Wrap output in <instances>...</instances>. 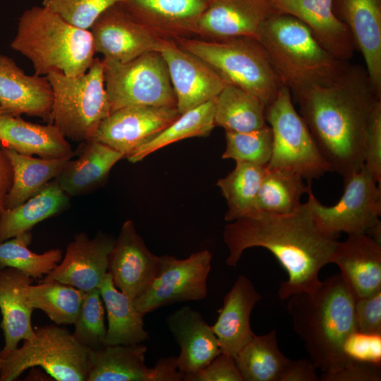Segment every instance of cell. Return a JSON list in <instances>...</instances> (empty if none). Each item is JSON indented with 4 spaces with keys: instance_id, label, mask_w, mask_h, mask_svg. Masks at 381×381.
<instances>
[{
    "instance_id": "1",
    "label": "cell",
    "mask_w": 381,
    "mask_h": 381,
    "mask_svg": "<svg viewBox=\"0 0 381 381\" xmlns=\"http://www.w3.org/2000/svg\"><path fill=\"white\" fill-rule=\"evenodd\" d=\"M223 238L230 267H236L243 251L253 247L266 248L275 256L288 274L279 289L282 300L318 288L319 272L330 263L338 242L317 227L306 203L289 214L256 210L226 225Z\"/></svg>"
},
{
    "instance_id": "2",
    "label": "cell",
    "mask_w": 381,
    "mask_h": 381,
    "mask_svg": "<svg viewBox=\"0 0 381 381\" xmlns=\"http://www.w3.org/2000/svg\"><path fill=\"white\" fill-rule=\"evenodd\" d=\"M294 99L331 171L345 180L360 170L366 130L381 102L365 68L350 64L333 83L308 89Z\"/></svg>"
},
{
    "instance_id": "3",
    "label": "cell",
    "mask_w": 381,
    "mask_h": 381,
    "mask_svg": "<svg viewBox=\"0 0 381 381\" xmlns=\"http://www.w3.org/2000/svg\"><path fill=\"white\" fill-rule=\"evenodd\" d=\"M354 303L340 274L326 278L313 293H298L289 298L293 329L322 375L337 373L349 361L344 347L356 331Z\"/></svg>"
},
{
    "instance_id": "4",
    "label": "cell",
    "mask_w": 381,
    "mask_h": 381,
    "mask_svg": "<svg viewBox=\"0 0 381 381\" xmlns=\"http://www.w3.org/2000/svg\"><path fill=\"white\" fill-rule=\"evenodd\" d=\"M259 41L294 99L308 89L333 83L350 64L332 56L304 23L288 14L272 16Z\"/></svg>"
},
{
    "instance_id": "5",
    "label": "cell",
    "mask_w": 381,
    "mask_h": 381,
    "mask_svg": "<svg viewBox=\"0 0 381 381\" xmlns=\"http://www.w3.org/2000/svg\"><path fill=\"white\" fill-rule=\"evenodd\" d=\"M11 47L29 59L35 74L42 76L52 72L82 75L95 54L90 30L71 25L44 6L22 13Z\"/></svg>"
},
{
    "instance_id": "6",
    "label": "cell",
    "mask_w": 381,
    "mask_h": 381,
    "mask_svg": "<svg viewBox=\"0 0 381 381\" xmlns=\"http://www.w3.org/2000/svg\"><path fill=\"white\" fill-rule=\"evenodd\" d=\"M175 42L214 68L228 83L258 97L267 107L283 84L258 40L231 37L207 40L181 38Z\"/></svg>"
},
{
    "instance_id": "7",
    "label": "cell",
    "mask_w": 381,
    "mask_h": 381,
    "mask_svg": "<svg viewBox=\"0 0 381 381\" xmlns=\"http://www.w3.org/2000/svg\"><path fill=\"white\" fill-rule=\"evenodd\" d=\"M103 69L102 59L95 58L82 75L68 76L52 72L46 75L53 93L50 123L67 139L92 140L100 123L111 113Z\"/></svg>"
},
{
    "instance_id": "8",
    "label": "cell",
    "mask_w": 381,
    "mask_h": 381,
    "mask_svg": "<svg viewBox=\"0 0 381 381\" xmlns=\"http://www.w3.org/2000/svg\"><path fill=\"white\" fill-rule=\"evenodd\" d=\"M35 332L19 348L0 351V381L15 380L33 367H41L55 380L87 381L89 349L73 333L54 325L39 327Z\"/></svg>"
},
{
    "instance_id": "9",
    "label": "cell",
    "mask_w": 381,
    "mask_h": 381,
    "mask_svg": "<svg viewBox=\"0 0 381 381\" xmlns=\"http://www.w3.org/2000/svg\"><path fill=\"white\" fill-rule=\"evenodd\" d=\"M344 183V193L332 206L322 205L309 187L306 204L317 227L336 238L341 232L366 234L380 243L381 185L364 165Z\"/></svg>"
},
{
    "instance_id": "10",
    "label": "cell",
    "mask_w": 381,
    "mask_h": 381,
    "mask_svg": "<svg viewBox=\"0 0 381 381\" xmlns=\"http://www.w3.org/2000/svg\"><path fill=\"white\" fill-rule=\"evenodd\" d=\"M265 119L272 133V154L267 168L291 171L308 181L331 171L285 86L266 107Z\"/></svg>"
},
{
    "instance_id": "11",
    "label": "cell",
    "mask_w": 381,
    "mask_h": 381,
    "mask_svg": "<svg viewBox=\"0 0 381 381\" xmlns=\"http://www.w3.org/2000/svg\"><path fill=\"white\" fill-rule=\"evenodd\" d=\"M102 61L111 112L129 106L176 107L167 66L158 51L124 63Z\"/></svg>"
},
{
    "instance_id": "12",
    "label": "cell",
    "mask_w": 381,
    "mask_h": 381,
    "mask_svg": "<svg viewBox=\"0 0 381 381\" xmlns=\"http://www.w3.org/2000/svg\"><path fill=\"white\" fill-rule=\"evenodd\" d=\"M211 261L212 255L208 250L193 253L185 259L168 255L159 256L154 279L133 301L134 306L145 315L174 303L205 298Z\"/></svg>"
},
{
    "instance_id": "13",
    "label": "cell",
    "mask_w": 381,
    "mask_h": 381,
    "mask_svg": "<svg viewBox=\"0 0 381 381\" xmlns=\"http://www.w3.org/2000/svg\"><path fill=\"white\" fill-rule=\"evenodd\" d=\"M180 114L215 99L228 82L209 64L170 40L160 39Z\"/></svg>"
},
{
    "instance_id": "14",
    "label": "cell",
    "mask_w": 381,
    "mask_h": 381,
    "mask_svg": "<svg viewBox=\"0 0 381 381\" xmlns=\"http://www.w3.org/2000/svg\"><path fill=\"white\" fill-rule=\"evenodd\" d=\"M144 344L105 346L89 349L87 381H182L176 357L159 358L145 364Z\"/></svg>"
},
{
    "instance_id": "15",
    "label": "cell",
    "mask_w": 381,
    "mask_h": 381,
    "mask_svg": "<svg viewBox=\"0 0 381 381\" xmlns=\"http://www.w3.org/2000/svg\"><path fill=\"white\" fill-rule=\"evenodd\" d=\"M179 116L176 107H122L111 112L102 121L92 140L111 147L126 158Z\"/></svg>"
},
{
    "instance_id": "16",
    "label": "cell",
    "mask_w": 381,
    "mask_h": 381,
    "mask_svg": "<svg viewBox=\"0 0 381 381\" xmlns=\"http://www.w3.org/2000/svg\"><path fill=\"white\" fill-rule=\"evenodd\" d=\"M277 13L270 0H209L198 22L195 37L217 40L244 37L259 40L266 23Z\"/></svg>"
},
{
    "instance_id": "17",
    "label": "cell",
    "mask_w": 381,
    "mask_h": 381,
    "mask_svg": "<svg viewBox=\"0 0 381 381\" xmlns=\"http://www.w3.org/2000/svg\"><path fill=\"white\" fill-rule=\"evenodd\" d=\"M95 53L103 59L127 62L157 51L160 38L116 4L106 10L90 29Z\"/></svg>"
},
{
    "instance_id": "18",
    "label": "cell",
    "mask_w": 381,
    "mask_h": 381,
    "mask_svg": "<svg viewBox=\"0 0 381 381\" xmlns=\"http://www.w3.org/2000/svg\"><path fill=\"white\" fill-rule=\"evenodd\" d=\"M115 239L99 232L92 238L76 234L67 246L60 262L42 280H55L83 292L99 289L108 272L109 257Z\"/></svg>"
},
{
    "instance_id": "19",
    "label": "cell",
    "mask_w": 381,
    "mask_h": 381,
    "mask_svg": "<svg viewBox=\"0 0 381 381\" xmlns=\"http://www.w3.org/2000/svg\"><path fill=\"white\" fill-rule=\"evenodd\" d=\"M159 256L153 254L137 233L134 222L126 220L109 257L108 272L116 287L132 301L150 285Z\"/></svg>"
},
{
    "instance_id": "20",
    "label": "cell",
    "mask_w": 381,
    "mask_h": 381,
    "mask_svg": "<svg viewBox=\"0 0 381 381\" xmlns=\"http://www.w3.org/2000/svg\"><path fill=\"white\" fill-rule=\"evenodd\" d=\"M209 0H122L119 3L157 37H195L198 22Z\"/></svg>"
},
{
    "instance_id": "21",
    "label": "cell",
    "mask_w": 381,
    "mask_h": 381,
    "mask_svg": "<svg viewBox=\"0 0 381 381\" xmlns=\"http://www.w3.org/2000/svg\"><path fill=\"white\" fill-rule=\"evenodd\" d=\"M53 93L47 76L28 75L0 53V107L4 114L51 121Z\"/></svg>"
},
{
    "instance_id": "22",
    "label": "cell",
    "mask_w": 381,
    "mask_h": 381,
    "mask_svg": "<svg viewBox=\"0 0 381 381\" xmlns=\"http://www.w3.org/2000/svg\"><path fill=\"white\" fill-rule=\"evenodd\" d=\"M330 262L336 264L354 300L381 291V246L366 234L338 241Z\"/></svg>"
},
{
    "instance_id": "23",
    "label": "cell",
    "mask_w": 381,
    "mask_h": 381,
    "mask_svg": "<svg viewBox=\"0 0 381 381\" xmlns=\"http://www.w3.org/2000/svg\"><path fill=\"white\" fill-rule=\"evenodd\" d=\"M279 13L304 23L319 44L337 59L349 61L356 47L347 26L334 13L333 0H270Z\"/></svg>"
},
{
    "instance_id": "24",
    "label": "cell",
    "mask_w": 381,
    "mask_h": 381,
    "mask_svg": "<svg viewBox=\"0 0 381 381\" xmlns=\"http://www.w3.org/2000/svg\"><path fill=\"white\" fill-rule=\"evenodd\" d=\"M332 7L349 28L370 80L381 94V0H333Z\"/></svg>"
},
{
    "instance_id": "25",
    "label": "cell",
    "mask_w": 381,
    "mask_h": 381,
    "mask_svg": "<svg viewBox=\"0 0 381 381\" xmlns=\"http://www.w3.org/2000/svg\"><path fill=\"white\" fill-rule=\"evenodd\" d=\"M166 321L181 349L176 360L183 376L198 371L222 353L212 327L198 310L183 306Z\"/></svg>"
},
{
    "instance_id": "26",
    "label": "cell",
    "mask_w": 381,
    "mask_h": 381,
    "mask_svg": "<svg viewBox=\"0 0 381 381\" xmlns=\"http://www.w3.org/2000/svg\"><path fill=\"white\" fill-rule=\"evenodd\" d=\"M261 295L250 280L240 275L223 300L219 315L212 329L222 353L234 358L254 337L250 325V314Z\"/></svg>"
},
{
    "instance_id": "27",
    "label": "cell",
    "mask_w": 381,
    "mask_h": 381,
    "mask_svg": "<svg viewBox=\"0 0 381 381\" xmlns=\"http://www.w3.org/2000/svg\"><path fill=\"white\" fill-rule=\"evenodd\" d=\"M27 274L12 267H0V327L4 333L3 351H12L20 341L35 337L32 325L33 308L30 306L25 288L33 282Z\"/></svg>"
},
{
    "instance_id": "28",
    "label": "cell",
    "mask_w": 381,
    "mask_h": 381,
    "mask_svg": "<svg viewBox=\"0 0 381 381\" xmlns=\"http://www.w3.org/2000/svg\"><path fill=\"white\" fill-rule=\"evenodd\" d=\"M0 142L2 146L28 156L61 158L74 155L67 138L53 123H34L5 114L0 117Z\"/></svg>"
},
{
    "instance_id": "29",
    "label": "cell",
    "mask_w": 381,
    "mask_h": 381,
    "mask_svg": "<svg viewBox=\"0 0 381 381\" xmlns=\"http://www.w3.org/2000/svg\"><path fill=\"white\" fill-rule=\"evenodd\" d=\"M125 156L95 140L85 141L77 159L69 160L54 180L68 196L88 193L102 185Z\"/></svg>"
},
{
    "instance_id": "30",
    "label": "cell",
    "mask_w": 381,
    "mask_h": 381,
    "mask_svg": "<svg viewBox=\"0 0 381 381\" xmlns=\"http://www.w3.org/2000/svg\"><path fill=\"white\" fill-rule=\"evenodd\" d=\"M99 290L108 320L105 345H133L147 340L149 334L143 322L145 315L135 308L128 296L116 287L109 272Z\"/></svg>"
},
{
    "instance_id": "31",
    "label": "cell",
    "mask_w": 381,
    "mask_h": 381,
    "mask_svg": "<svg viewBox=\"0 0 381 381\" xmlns=\"http://www.w3.org/2000/svg\"><path fill=\"white\" fill-rule=\"evenodd\" d=\"M68 195L54 179L20 205L6 209L0 218V243L30 231L37 224L64 211Z\"/></svg>"
},
{
    "instance_id": "32",
    "label": "cell",
    "mask_w": 381,
    "mask_h": 381,
    "mask_svg": "<svg viewBox=\"0 0 381 381\" xmlns=\"http://www.w3.org/2000/svg\"><path fill=\"white\" fill-rule=\"evenodd\" d=\"M13 169V182L6 202V209L15 207L41 190L56 179L73 157L35 158L2 146Z\"/></svg>"
},
{
    "instance_id": "33",
    "label": "cell",
    "mask_w": 381,
    "mask_h": 381,
    "mask_svg": "<svg viewBox=\"0 0 381 381\" xmlns=\"http://www.w3.org/2000/svg\"><path fill=\"white\" fill-rule=\"evenodd\" d=\"M265 108L258 97L228 83L215 99V126L236 133L261 128L267 125Z\"/></svg>"
},
{
    "instance_id": "34",
    "label": "cell",
    "mask_w": 381,
    "mask_h": 381,
    "mask_svg": "<svg viewBox=\"0 0 381 381\" xmlns=\"http://www.w3.org/2000/svg\"><path fill=\"white\" fill-rule=\"evenodd\" d=\"M289 360L279 348L275 329L255 334L234 358L243 381H280Z\"/></svg>"
},
{
    "instance_id": "35",
    "label": "cell",
    "mask_w": 381,
    "mask_h": 381,
    "mask_svg": "<svg viewBox=\"0 0 381 381\" xmlns=\"http://www.w3.org/2000/svg\"><path fill=\"white\" fill-rule=\"evenodd\" d=\"M215 99L180 114L154 138L133 150L126 157L128 160L135 163L177 141L193 137L207 136L215 127Z\"/></svg>"
},
{
    "instance_id": "36",
    "label": "cell",
    "mask_w": 381,
    "mask_h": 381,
    "mask_svg": "<svg viewBox=\"0 0 381 381\" xmlns=\"http://www.w3.org/2000/svg\"><path fill=\"white\" fill-rule=\"evenodd\" d=\"M266 166L236 162L235 168L217 181L226 200L228 210L224 219L233 222L256 211V201Z\"/></svg>"
},
{
    "instance_id": "37",
    "label": "cell",
    "mask_w": 381,
    "mask_h": 381,
    "mask_svg": "<svg viewBox=\"0 0 381 381\" xmlns=\"http://www.w3.org/2000/svg\"><path fill=\"white\" fill-rule=\"evenodd\" d=\"M304 179L291 171L269 169L265 171L259 189L256 210L274 213L289 214L300 207L301 198L307 193L311 181L306 185Z\"/></svg>"
},
{
    "instance_id": "38",
    "label": "cell",
    "mask_w": 381,
    "mask_h": 381,
    "mask_svg": "<svg viewBox=\"0 0 381 381\" xmlns=\"http://www.w3.org/2000/svg\"><path fill=\"white\" fill-rule=\"evenodd\" d=\"M25 294L33 309L42 310L58 325L74 323L84 296V292L80 289L55 280L29 284Z\"/></svg>"
},
{
    "instance_id": "39",
    "label": "cell",
    "mask_w": 381,
    "mask_h": 381,
    "mask_svg": "<svg viewBox=\"0 0 381 381\" xmlns=\"http://www.w3.org/2000/svg\"><path fill=\"white\" fill-rule=\"evenodd\" d=\"M32 238L28 231L1 242L0 267L17 269L33 279L49 273L61 260L62 251L56 248L41 254L34 253L28 248Z\"/></svg>"
},
{
    "instance_id": "40",
    "label": "cell",
    "mask_w": 381,
    "mask_h": 381,
    "mask_svg": "<svg viewBox=\"0 0 381 381\" xmlns=\"http://www.w3.org/2000/svg\"><path fill=\"white\" fill-rule=\"evenodd\" d=\"M226 148L223 159L236 162H248L267 166L272 147V133L270 126L254 131L236 133L225 132Z\"/></svg>"
},
{
    "instance_id": "41",
    "label": "cell",
    "mask_w": 381,
    "mask_h": 381,
    "mask_svg": "<svg viewBox=\"0 0 381 381\" xmlns=\"http://www.w3.org/2000/svg\"><path fill=\"white\" fill-rule=\"evenodd\" d=\"M73 325V335L85 347L97 350L106 346L107 328L104 324V306L99 289L84 292Z\"/></svg>"
},
{
    "instance_id": "42",
    "label": "cell",
    "mask_w": 381,
    "mask_h": 381,
    "mask_svg": "<svg viewBox=\"0 0 381 381\" xmlns=\"http://www.w3.org/2000/svg\"><path fill=\"white\" fill-rule=\"evenodd\" d=\"M122 0H44L42 6L71 25L90 30L97 19L109 8Z\"/></svg>"
},
{
    "instance_id": "43",
    "label": "cell",
    "mask_w": 381,
    "mask_h": 381,
    "mask_svg": "<svg viewBox=\"0 0 381 381\" xmlns=\"http://www.w3.org/2000/svg\"><path fill=\"white\" fill-rule=\"evenodd\" d=\"M363 165L381 185V102L375 107L366 130Z\"/></svg>"
},
{
    "instance_id": "44",
    "label": "cell",
    "mask_w": 381,
    "mask_h": 381,
    "mask_svg": "<svg viewBox=\"0 0 381 381\" xmlns=\"http://www.w3.org/2000/svg\"><path fill=\"white\" fill-rule=\"evenodd\" d=\"M345 354L349 360L380 365L381 334L354 332L346 340Z\"/></svg>"
},
{
    "instance_id": "45",
    "label": "cell",
    "mask_w": 381,
    "mask_h": 381,
    "mask_svg": "<svg viewBox=\"0 0 381 381\" xmlns=\"http://www.w3.org/2000/svg\"><path fill=\"white\" fill-rule=\"evenodd\" d=\"M184 381H243L234 358L221 353L198 371L184 375Z\"/></svg>"
},
{
    "instance_id": "46",
    "label": "cell",
    "mask_w": 381,
    "mask_h": 381,
    "mask_svg": "<svg viewBox=\"0 0 381 381\" xmlns=\"http://www.w3.org/2000/svg\"><path fill=\"white\" fill-rule=\"evenodd\" d=\"M356 331L367 334H381V291L355 301Z\"/></svg>"
},
{
    "instance_id": "47",
    "label": "cell",
    "mask_w": 381,
    "mask_h": 381,
    "mask_svg": "<svg viewBox=\"0 0 381 381\" xmlns=\"http://www.w3.org/2000/svg\"><path fill=\"white\" fill-rule=\"evenodd\" d=\"M380 365L349 360L337 373L321 375L322 381H380Z\"/></svg>"
},
{
    "instance_id": "48",
    "label": "cell",
    "mask_w": 381,
    "mask_h": 381,
    "mask_svg": "<svg viewBox=\"0 0 381 381\" xmlns=\"http://www.w3.org/2000/svg\"><path fill=\"white\" fill-rule=\"evenodd\" d=\"M317 368L309 359L289 360L280 381H318Z\"/></svg>"
},
{
    "instance_id": "49",
    "label": "cell",
    "mask_w": 381,
    "mask_h": 381,
    "mask_svg": "<svg viewBox=\"0 0 381 381\" xmlns=\"http://www.w3.org/2000/svg\"><path fill=\"white\" fill-rule=\"evenodd\" d=\"M13 182V169L3 147H0V218L6 210L7 195Z\"/></svg>"
},
{
    "instance_id": "50",
    "label": "cell",
    "mask_w": 381,
    "mask_h": 381,
    "mask_svg": "<svg viewBox=\"0 0 381 381\" xmlns=\"http://www.w3.org/2000/svg\"><path fill=\"white\" fill-rule=\"evenodd\" d=\"M3 114H4V113H3V111H2V110H1V107H0V117H1V116Z\"/></svg>"
},
{
    "instance_id": "51",
    "label": "cell",
    "mask_w": 381,
    "mask_h": 381,
    "mask_svg": "<svg viewBox=\"0 0 381 381\" xmlns=\"http://www.w3.org/2000/svg\"><path fill=\"white\" fill-rule=\"evenodd\" d=\"M1 358L0 356V370H1Z\"/></svg>"
}]
</instances>
